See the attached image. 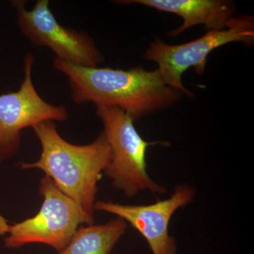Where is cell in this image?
I'll return each mask as SVG.
<instances>
[{
    "mask_svg": "<svg viewBox=\"0 0 254 254\" xmlns=\"http://www.w3.org/2000/svg\"><path fill=\"white\" fill-rule=\"evenodd\" d=\"M53 66L67 77L75 103L118 108L134 122L172 106L184 95L165 84L158 69L85 67L56 57Z\"/></svg>",
    "mask_w": 254,
    "mask_h": 254,
    "instance_id": "6da1fadb",
    "label": "cell"
},
{
    "mask_svg": "<svg viewBox=\"0 0 254 254\" xmlns=\"http://www.w3.org/2000/svg\"><path fill=\"white\" fill-rule=\"evenodd\" d=\"M33 130L41 143V156L36 162L21 163V168L44 172L58 189L94 217L98 182L112 159L104 133L89 144L75 145L60 136L55 122H43Z\"/></svg>",
    "mask_w": 254,
    "mask_h": 254,
    "instance_id": "7a4b0ae2",
    "label": "cell"
},
{
    "mask_svg": "<svg viewBox=\"0 0 254 254\" xmlns=\"http://www.w3.org/2000/svg\"><path fill=\"white\" fill-rule=\"evenodd\" d=\"M104 126L103 133L112 150L111 161L104 174L115 190L133 198L143 191L163 194L166 188L150 178L146 170L147 149L151 145H168V142H147L140 136L133 121L118 108H96Z\"/></svg>",
    "mask_w": 254,
    "mask_h": 254,
    "instance_id": "3957f363",
    "label": "cell"
},
{
    "mask_svg": "<svg viewBox=\"0 0 254 254\" xmlns=\"http://www.w3.org/2000/svg\"><path fill=\"white\" fill-rule=\"evenodd\" d=\"M39 193L43 198L39 211L32 218L9 225L4 239L6 248L18 249L38 243L60 252L69 243L80 225L94 224V217L63 193L46 175L41 180Z\"/></svg>",
    "mask_w": 254,
    "mask_h": 254,
    "instance_id": "277c9868",
    "label": "cell"
},
{
    "mask_svg": "<svg viewBox=\"0 0 254 254\" xmlns=\"http://www.w3.org/2000/svg\"><path fill=\"white\" fill-rule=\"evenodd\" d=\"M254 40V18L250 16H239L229 28L209 31L198 39L178 46L166 44L155 38L143 58L158 64L157 69L165 84L190 98H194L182 81V75L189 68L193 67L195 72L202 74L207 58L213 50L235 42L252 46Z\"/></svg>",
    "mask_w": 254,
    "mask_h": 254,
    "instance_id": "5b68a950",
    "label": "cell"
},
{
    "mask_svg": "<svg viewBox=\"0 0 254 254\" xmlns=\"http://www.w3.org/2000/svg\"><path fill=\"white\" fill-rule=\"evenodd\" d=\"M27 1H11L21 33L33 45L49 48L56 58L85 67H98L104 61L94 41L86 32L60 24L50 9L48 0H38L31 10Z\"/></svg>",
    "mask_w": 254,
    "mask_h": 254,
    "instance_id": "8992f818",
    "label": "cell"
},
{
    "mask_svg": "<svg viewBox=\"0 0 254 254\" xmlns=\"http://www.w3.org/2000/svg\"><path fill=\"white\" fill-rule=\"evenodd\" d=\"M34 62L31 53L26 54L19 89L0 95V162L18 153L25 128H33L43 122L67 120L66 107L47 103L37 92L32 80Z\"/></svg>",
    "mask_w": 254,
    "mask_h": 254,
    "instance_id": "52a82bcc",
    "label": "cell"
},
{
    "mask_svg": "<svg viewBox=\"0 0 254 254\" xmlns=\"http://www.w3.org/2000/svg\"><path fill=\"white\" fill-rule=\"evenodd\" d=\"M195 190L187 185H177L168 198L149 205H123L95 202L94 210L116 215L130 224L148 243L153 254H177L176 241L169 233L175 212L193 201Z\"/></svg>",
    "mask_w": 254,
    "mask_h": 254,
    "instance_id": "ba28073f",
    "label": "cell"
},
{
    "mask_svg": "<svg viewBox=\"0 0 254 254\" xmlns=\"http://www.w3.org/2000/svg\"><path fill=\"white\" fill-rule=\"evenodd\" d=\"M117 2L144 5L180 16L183 23L169 33L172 37L197 25H204L208 31L225 29L236 18L233 3L222 0H130Z\"/></svg>",
    "mask_w": 254,
    "mask_h": 254,
    "instance_id": "9c48e42d",
    "label": "cell"
},
{
    "mask_svg": "<svg viewBox=\"0 0 254 254\" xmlns=\"http://www.w3.org/2000/svg\"><path fill=\"white\" fill-rule=\"evenodd\" d=\"M127 227L125 220L117 218L106 223L79 227L59 254H110Z\"/></svg>",
    "mask_w": 254,
    "mask_h": 254,
    "instance_id": "30bf717a",
    "label": "cell"
},
{
    "mask_svg": "<svg viewBox=\"0 0 254 254\" xmlns=\"http://www.w3.org/2000/svg\"><path fill=\"white\" fill-rule=\"evenodd\" d=\"M9 224L7 220L0 215V237L6 235L9 230Z\"/></svg>",
    "mask_w": 254,
    "mask_h": 254,
    "instance_id": "8fae6325",
    "label": "cell"
}]
</instances>
